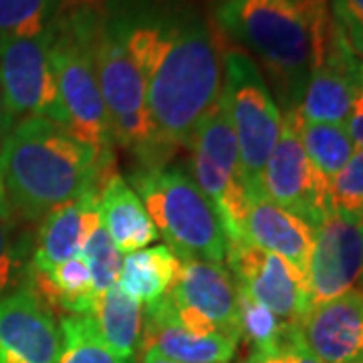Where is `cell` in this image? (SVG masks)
<instances>
[{
  "instance_id": "cell-1",
  "label": "cell",
  "mask_w": 363,
  "mask_h": 363,
  "mask_svg": "<svg viewBox=\"0 0 363 363\" xmlns=\"http://www.w3.org/2000/svg\"><path fill=\"white\" fill-rule=\"evenodd\" d=\"M104 14L142 73L157 142L188 147L222 95L216 25L190 0H107Z\"/></svg>"
},
{
  "instance_id": "cell-2",
  "label": "cell",
  "mask_w": 363,
  "mask_h": 363,
  "mask_svg": "<svg viewBox=\"0 0 363 363\" xmlns=\"http://www.w3.org/2000/svg\"><path fill=\"white\" fill-rule=\"evenodd\" d=\"M214 25L267 75L285 111L298 107L335 30L331 2L301 6L293 0H216Z\"/></svg>"
},
{
  "instance_id": "cell-3",
  "label": "cell",
  "mask_w": 363,
  "mask_h": 363,
  "mask_svg": "<svg viewBox=\"0 0 363 363\" xmlns=\"http://www.w3.org/2000/svg\"><path fill=\"white\" fill-rule=\"evenodd\" d=\"M113 172V154H99L47 117L18 121L0 145L9 212L25 224L99 190Z\"/></svg>"
},
{
  "instance_id": "cell-4",
  "label": "cell",
  "mask_w": 363,
  "mask_h": 363,
  "mask_svg": "<svg viewBox=\"0 0 363 363\" xmlns=\"http://www.w3.org/2000/svg\"><path fill=\"white\" fill-rule=\"evenodd\" d=\"M95 2L73 4L55 26L52 67L63 107V130L99 154H113V138L93 59Z\"/></svg>"
},
{
  "instance_id": "cell-5",
  "label": "cell",
  "mask_w": 363,
  "mask_h": 363,
  "mask_svg": "<svg viewBox=\"0 0 363 363\" xmlns=\"http://www.w3.org/2000/svg\"><path fill=\"white\" fill-rule=\"evenodd\" d=\"M147 216L178 259L224 262L228 236L214 206L190 176L172 168H142L130 178Z\"/></svg>"
},
{
  "instance_id": "cell-6",
  "label": "cell",
  "mask_w": 363,
  "mask_h": 363,
  "mask_svg": "<svg viewBox=\"0 0 363 363\" xmlns=\"http://www.w3.org/2000/svg\"><path fill=\"white\" fill-rule=\"evenodd\" d=\"M93 59L113 145L135 154L143 168H162L168 154L157 142L142 73L101 9L93 25Z\"/></svg>"
},
{
  "instance_id": "cell-7",
  "label": "cell",
  "mask_w": 363,
  "mask_h": 363,
  "mask_svg": "<svg viewBox=\"0 0 363 363\" xmlns=\"http://www.w3.org/2000/svg\"><path fill=\"white\" fill-rule=\"evenodd\" d=\"M222 99L233 123L248 196L262 194L260 178L281 138L283 111L257 63L238 47H222Z\"/></svg>"
},
{
  "instance_id": "cell-8",
  "label": "cell",
  "mask_w": 363,
  "mask_h": 363,
  "mask_svg": "<svg viewBox=\"0 0 363 363\" xmlns=\"http://www.w3.org/2000/svg\"><path fill=\"white\" fill-rule=\"evenodd\" d=\"M192 169L198 188L214 206L230 238H245L242 226L248 208V188L233 123L222 99L198 125L192 140Z\"/></svg>"
},
{
  "instance_id": "cell-9",
  "label": "cell",
  "mask_w": 363,
  "mask_h": 363,
  "mask_svg": "<svg viewBox=\"0 0 363 363\" xmlns=\"http://www.w3.org/2000/svg\"><path fill=\"white\" fill-rule=\"evenodd\" d=\"M166 301L188 331L196 335H224L240 343L236 283L224 262L180 259L178 277Z\"/></svg>"
},
{
  "instance_id": "cell-10",
  "label": "cell",
  "mask_w": 363,
  "mask_h": 363,
  "mask_svg": "<svg viewBox=\"0 0 363 363\" xmlns=\"http://www.w3.org/2000/svg\"><path fill=\"white\" fill-rule=\"evenodd\" d=\"M298 121L297 109L283 113L281 138L264 166L260 190L277 206L285 208L315 230L329 214H333V208L329 180L313 166L303 150Z\"/></svg>"
},
{
  "instance_id": "cell-11",
  "label": "cell",
  "mask_w": 363,
  "mask_h": 363,
  "mask_svg": "<svg viewBox=\"0 0 363 363\" xmlns=\"http://www.w3.org/2000/svg\"><path fill=\"white\" fill-rule=\"evenodd\" d=\"M51 33L0 39V87L14 125L28 117H47L63 128V107L52 67Z\"/></svg>"
},
{
  "instance_id": "cell-12",
  "label": "cell",
  "mask_w": 363,
  "mask_h": 363,
  "mask_svg": "<svg viewBox=\"0 0 363 363\" xmlns=\"http://www.w3.org/2000/svg\"><path fill=\"white\" fill-rule=\"evenodd\" d=\"M234 283L272 311L286 327H301L311 309L309 283L285 259L255 247L247 238H230L226 259Z\"/></svg>"
},
{
  "instance_id": "cell-13",
  "label": "cell",
  "mask_w": 363,
  "mask_h": 363,
  "mask_svg": "<svg viewBox=\"0 0 363 363\" xmlns=\"http://www.w3.org/2000/svg\"><path fill=\"white\" fill-rule=\"evenodd\" d=\"M307 283L311 307L363 293V220L333 212L315 228Z\"/></svg>"
},
{
  "instance_id": "cell-14",
  "label": "cell",
  "mask_w": 363,
  "mask_h": 363,
  "mask_svg": "<svg viewBox=\"0 0 363 363\" xmlns=\"http://www.w3.org/2000/svg\"><path fill=\"white\" fill-rule=\"evenodd\" d=\"M362 61L353 55L339 26L331 35L319 65L313 69L297 107L303 121L347 123L359 91Z\"/></svg>"
},
{
  "instance_id": "cell-15",
  "label": "cell",
  "mask_w": 363,
  "mask_h": 363,
  "mask_svg": "<svg viewBox=\"0 0 363 363\" xmlns=\"http://www.w3.org/2000/svg\"><path fill=\"white\" fill-rule=\"evenodd\" d=\"M61 331L28 289L0 301V363H55Z\"/></svg>"
},
{
  "instance_id": "cell-16",
  "label": "cell",
  "mask_w": 363,
  "mask_h": 363,
  "mask_svg": "<svg viewBox=\"0 0 363 363\" xmlns=\"http://www.w3.org/2000/svg\"><path fill=\"white\" fill-rule=\"evenodd\" d=\"M298 329L321 363L359 362L363 359V293L315 305Z\"/></svg>"
},
{
  "instance_id": "cell-17",
  "label": "cell",
  "mask_w": 363,
  "mask_h": 363,
  "mask_svg": "<svg viewBox=\"0 0 363 363\" xmlns=\"http://www.w3.org/2000/svg\"><path fill=\"white\" fill-rule=\"evenodd\" d=\"M140 347L178 363H228L238 343L224 335H196L174 317L166 297L143 309Z\"/></svg>"
},
{
  "instance_id": "cell-18",
  "label": "cell",
  "mask_w": 363,
  "mask_h": 363,
  "mask_svg": "<svg viewBox=\"0 0 363 363\" xmlns=\"http://www.w3.org/2000/svg\"><path fill=\"white\" fill-rule=\"evenodd\" d=\"M99 228V190L87 192L79 200L52 210L45 220H40L35 234L33 271L45 272L79 257Z\"/></svg>"
},
{
  "instance_id": "cell-19",
  "label": "cell",
  "mask_w": 363,
  "mask_h": 363,
  "mask_svg": "<svg viewBox=\"0 0 363 363\" xmlns=\"http://www.w3.org/2000/svg\"><path fill=\"white\" fill-rule=\"evenodd\" d=\"M242 234L255 247L285 259L307 279L315 238L307 222L277 206L264 194H252L248 196Z\"/></svg>"
},
{
  "instance_id": "cell-20",
  "label": "cell",
  "mask_w": 363,
  "mask_h": 363,
  "mask_svg": "<svg viewBox=\"0 0 363 363\" xmlns=\"http://www.w3.org/2000/svg\"><path fill=\"white\" fill-rule=\"evenodd\" d=\"M99 218L104 230L121 255L152 247L160 236L140 196L117 172L99 188Z\"/></svg>"
},
{
  "instance_id": "cell-21",
  "label": "cell",
  "mask_w": 363,
  "mask_h": 363,
  "mask_svg": "<svg viewBox=\"0 0 363 363\" xmlns=\"http://www.w3.org/2000/svg\"><path fill=\"white\" fill-rule=\"evenodd\" d=\"M89 317L107 350L123 363L133 362L142 339V305L113 285L95 297Z\"/></svg>"
},
{
  "instance_id": "cell-22",
  "label": "cell",
  "mask_w": 363,
  "mask_h": 363,
  "mask_svg": "<svg viewBox=\"0 0 363 363\" xmlns=\"http://www.w3.org/2000/svg\"><path fill=\"white\" fill-rule=\"evenodd\" d=\"M180 269V259L166 245H152L123 255L117 286L142 307L166 297Z\"/></svg>"
},
{
  "instance_id": "cell-23",
  "label": "cell",
  "mask_w": 363,
  "mask_h": 363,
  "mask_svg": "<svg viewBox=\"0 0 363 363\" xmlns=\"http://www.w3.org/2000/svg\"><path fill=\"white\" fill-rule=\"evenodd\" d=\"M298 135L307 157L327 180L335 178L357 150L347 123H319L301 119Z\"/></svg>"
},
{
  "instance_id": "cell-24",
  "label": "cell",
  "mask_w": 363,
  "mask_h": 363,
  "mask_svg": "<svg viewBox=\"0 0 363 363\" xmlns=\"http://www.w3.org/2000/svg\"><path fill=\"white\" fill-rule=\"evenodd\" d=\"M35 234L14 216L0 218V301L28 289Z\"/></svg>"
},
{
  "instance_id": "cell-25",
  "label": "cell",
  "mask_w": 363,
  "mask_h": 363,
  "mask_svg": "<svg viewBox=\"0 0 363 363\" xmlns=\"http://www.w3.org/2000/svg\"><path fill=\"white\" fill-rule=\"evenodd\" d=\"M75 0H0V39L51 33Z\"/></svg>"
},
{
  "instance_id": "cell-26",
  "label": "cell",
  "mask_w": 363,
  "mask_h": 363,
  "mask_svg": "<svg viewBox=\"0 0 363 363\" xmlns=\"http://www.w3.org/2000/svg\"><path fill=\"white\" fill-rule=\"evenodd\" d=\"M61 350L55 363H123L107 350L89 315H65L59 321Z\"/></svg>"
},
{
  "instance_id": "cell-27",
  "label": "cell",
  "mask_w": 363,
  "mask_h": 363,
  "mask_svg": "<svg viewBox=\"0 0 363 363\" xmlns=\"http://www.w3.org/2000/svg\"><path fill=\"white\" fill-rule=\"evenodd\" d=\"M236 305H238V323L240 335L252 345V350H279L285 339L286 327L277 315L250 297L247 289L236 285Z\"/></svg>"
},
{
  "instance_id": "cell-28",
  "label": "cell",
  "mask_w": 363,
  "mask_h": 363,
  "mask_svg": "<svg viewBox=\"0 0 363 363\" xmlns=\"http://www.w3.org/2000/svg\"><path fill=\"white\" fill-rule=\"evenodd\" d=\"M329 198L335 214L363 220V147H357L345 168L329 180Z\"/></svg>"
},
{
  "instance_id": "cell-29",
  "label": "cell",
  "mask_w": 363,
  "mask_h": 363,
  "mask_svg": "<svg viewBox=\"0 0 363 363\" xmlns=\"http://www.w3.org/2000/svg\"><path fill=\"white\" fill-rule=\"evenodd\" d=\"M79 257L89 267L93 291L97 297L105 293L107 289L117 285V277H119L121 264H123V255L111 242V238L104 230V226L87 240V245L83 247Z\"/></svg>"
},
{
  "instance_id": "cell-30",
  "label": "cell",
  "mask_w": 363,
  "mask_h": 363,
  "mask_svg": "<svg viewBox=\"0 0 363 363\" xmlns=\"http://www.w3.org/2000/svg\"><path fill=\"white\" fill-rule=\"evenodd\" d=\"M331 14L353 55L363 61V0H331Z\"/></svg>"
},
{
  "instance_id": "cell-31",
  "label": "cell",
  "mask_w": 363,
  "mask_h": 363,
  "mask_svg": "<svg viewBox=\"0 0 363 363\" xmlns=\"http://www.w3.org/2000/svg\"><path fill=\"white\" fill-rule=\"evenodd\" d=\"M281 350L285 351L289 363H321V359L307 345V341H305L298 327H289L286 329L285 339L281 343Z\"/></svg>"
},
{
  "instance_id": "cell-32",
  "label": "cell",
  "mask_w": 363,
  "mask_h": 363,
  "mask_svg": "<svg viewBox=\"0 0 363 363\" xmlns=\"http://www.w3.org/2000/svg\"><path fill=\"white\" fill-rule=\"evenodd\" d=\"M347 130L357 147H363V104L359 99L353 101L350 119H347Z\"/></svg>"
},
{
  "instance_id": "cell-33",
  "label": "cell",
  "mask_w": 363,
  "mask_h": 363,
  "mask_svg": "<svg viewBox=\"0 0 363 363\" xmlns=\"http://www.w3.org/2000/svg\"><path fill=\"white\" fill-rule=\"evenodd\" d=\"M245 363H289V362H286L285 351L279 347V350H271V351L252 350Z\"/></svg>"
},
{
  "instance_id": "cell-34",
  "label": "cell",
  "mask_w": 363,
  "mask_h": 363,
  "mask_svg": "<svg viewBox=\"0 0 363 363\" xmlns=\"http://www.w3.org/2000/svg\"><path fill=\"white\" fill-rule=\"evenodd\" d=\"M14 128V121L11 113H9V107H6V99H4V93H2V87H0V145L6 140V135L11 133V130Z\"/></svg>"
},
{
  "instance_id": "cell-35",
  "label": "cell",
  "mask_w": 363,
  "mask_h": 363,
  "mask_svg": "<svg viewBox=\"0 0 363 363\" xmlns=\"http://www.w3.org/2000/svg\"><path fill=\"white\" fill-rule=\"evenodd\" d=\"M142 363H178V362H172V359H168V357H162V355H157V353H154V351H143Z\"/></svg>"
},
{
  "instance_id": "cell-36",
  "label": "cell",
  "mask_w": 363,
  "mask_h": 363,
  "mask_svg": "<svg viewBox=\"0 0 363 363\" xmlns=\"http://www.w3.org/2000/svg\"><path fill=\"white\" fill-rule=\"evenodd\" d=\"M9 204H6V196H4V186H2V176H0V218H9Z\"/></svg>"
},
{
  "instance_id": "cell-37",
  "label": "cell",
  "mask_w": 363,
  "mask_h": 363,
  "mask_svg": "<svg viewBox=\"0 0 363 363\" xmlns=\"http://www.w3.org/2000/svg\"><path fill=\"white\" fill-rule=\"evenodd\" d=\"M295 4H301V6H309V4H317V2H329V0H293Z\"/></svg>"
},
{
  "instance_id": "cell-38",
  "label": "cell",
  "mask_w": 363,
  "mask_h": 363,
  "mask_svg": "<svg viewBox=\"0 0 363 363\" xmlns=\"http://www.w3.org/2000/svg\"><path fill=\"white\" fill-rule=\"evenodd\" d=\"M75 2H95V0H75Z\"/></svg>"
},
{
  "instance_id": "cell-39",
  "label": "cell",
  "mask_w": 363,
  "mask_h": 363,
  "mask_svg": "<svg viewBox=\"0 0 363 363\" xmlns=\"http://www.w3.org/2000/svg\"><path fill=\"white\" fill-rule=\"evenodd\" d=\"M355 363H363V359H359V362H355Z\"/></svg>"
}]
</instances>
